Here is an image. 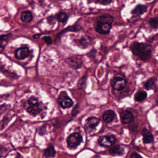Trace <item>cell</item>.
I'll use <instances>...</instances> for the list:
<instances>
[{"mask_svg":"<svg viewBox=\"0 0 158 158\" xmlns=\"http://www.w3.org/2000/svg\"><path fill=\"white\" fill-rule=\"evenodd\" d=\"M57 19L61 23H66L69 19V16L65 12H60L57 14Z\"/></svg>","mask_w":158,"mask_h":158,"instance_id":"cell-21","label":"cell"},{"mask_svg":"<svg viewBox=\"0 0 158 158\" xmlns=\"http://www.w3.org/2000/svg\"><path fill=\"white\" fill-rule=\"evenodd\" d=\"M124 152V149L120 146L116 145L111 148L109 150V152L112 155H122Z\"/></svg>","mask_w":158,"mask_h":158,"instance_id":"cell-19","label":"cell"},{"mask_svg":"<svg viewBox=\"0 0 158 158\" xmlns=\"http://www.w3.org/2000/svg\"><path fill=\"white\" fill-rule=\"evenodd\" d=\"M142 135L143 136V141L144 143H150L153 141V136L152 133L146 128H144L142 131Z\"/></svg>","mask_w":158,"mask_h":158,"instance_id":"cell-16","label":"cell"},{"mask_svg":"<svg viewBox=\"0 0 158 158\" xmlns=\"http://www.w3.org/2000/svg\"><path fill=\"white\" fill-rule=\"evenodd\" d=\"M97 1L102 5H108L110 4L112 0H97Z\"/></svg>","mask_w":158,"mask_h":158,"instance_id":"cell-27","label":"cell"},{"mask_svg":"<svg viewBox=\"0 0 158 158\" xmlns=\"http://www.w3.org/2000/svg\"><path fill=\"white\" fill-rule=\"evenodd\" d=\"M33 38H35V39H38V38L40 37V34H35V35H33Z\"/></svg>","mask_w":158,"mask_h":158,"instance_id":"cell-29","label":"cell"},{"mask_svg":"<svg viewBox=\"0 0 158 158\" xmlns=\"http://www.w3.org/2000/svg\"><path fill=\"white\" fill-rule=\"evenodd\" d=\"M56 154V151L52 144H49L44 151V156L46 158H53Z\"/></svg>","mask_w":158,"mask_h":158,"instance_id":"cell-18","label":"cell"},{"mask_svg":"<svg viewBox=\"0 0 158 158\" xmlns=\"http://www.w3.org/2000/svg\"><path fill=\"white\" fill-rule=\"evenodd\" d=\"M20 19L22 22L25 23H29L33 20V15L30 11L26 10L22 13L20 16Z\"/></svg>","mask_w":158,"mask_h":158,"instance_id":"cell-17","label":"cell"},{"mask_svg":"<svg viewBox=\"0 0 158 158\" xmlns=\"http://www.w3.org/2000/svg\"><path fill=\"white\" fill-rule=\"evenodd\" d=\"M43 39L44 40L46 43L48 45H50L52 44V38L49 36H44Z\"/></svg>","mask_w":158,"mask_h":158,"instance_id":"cell-26","label":"cell"},{"mask_svg":"<svg viewBox=\"0 0 158 158\" xmlns=\"http://www.w3.org/2000/svg\"><path fill=\"white\" fill-rule=\"evenodd\" d=\"M147 10V6L142 4H138L131 10V14L136 16H140L143 15Z\"/></svg>","mask_w":158,"mask_h":158,"instance_id":"cell-15","label":"cell"},{"mask_svg":"<svg viewBox=\"0 0 158 158\" xmlns=\"http://www.w3.org/2000/svg\"><path fill=\"white\" fill-rule=\"evenodd\" d=\"M113 21V16L109 14H105L99 16L96 23V31L102 35L109 33Z\"/></svg>","mask_w":158,"mask_h":158,"instance_id":"cell-2","label":"cell"},{"mask_svg":"<svg viewBox=\"0 0 158 158\" xmlns=\"http://www.w3.org/2000/svg\"><path fill=\"white\" fill-rule=\"evenodd\" d=\"M147 97L146 92L144 91H138L135 95V99L136 101H142Z\"/></svg>","mask_w":158,"mask_h":158,"instance_id":"cell-22","label":"cell"},{"mask_svg":"<svg viewBox=\"0 0 158 158\" xmlns=\"http://www.w3.org/2000/svg\"><path fill=\"white\" fill-rule=\"evenodd\" d=\"M115 112L112 110H106L102 115V120L106 123L111 122L115 118Z\"/></svg>","mask_w":158,"mask_h":158,"instance_id":"cell-14","label":"cell"},{"mask_svg":"<svg viewBox=\"0 0 158 158\" xmlns=\"http://www.w3.org/2000/svg\"><path fill=\"white\" fill-rule=\"evenodd\" d=\"M30 54V49L27 46L17 49L15 51V57L19 60H23L27 58Z\"/></svg>","mask_w":158,"mask_h":158,"instance_id":"cell-10","label":"cell"},{"mask_svg":"<svg viewBox=\"0 0 158 158\" xmlns=\"http://www.w3.org/2000/svg\"><path fill=\"white\" fill-rule=\"evenodd\" d=\"M82 141V136L78 133H73L70 135L67 138V144L70 148L78 146Z\"/></svg>","mask_w":158,"mask_h":158,"instance_id":"cell-6","label":"cell"},{"mask_svg":"<svg viewBox=\"0 0 158 158\" xmlns=\"http://www.w3.org/2000/svg\"><path fill=\"white\" fill-rule=\"evenodd\" d=\"M23 107L27 112L32 115H36L42 110L41 102L37 98L34 97L28 99L24 103Z\"/></svg>","mask_w":158,"mask_h":158,"instance_id":"cell-3","label":"cell"},{"mask_svg":"<svg viewBox=\"0 0 158 158\" xmlns=\"http://www.w3.org/2000/svg\"><path fill=\"white\" fill-rule=\"evenodd\" d=\"M86 76H83L81 78H80L77 83V86L79 89H83L85 86H86Z\"/></svg>","mask_w":158,"mask_h":158,"instance_id":"cell-23","label":"cell"},{"mask_svg":"<svg viewBox=\"0 0 158 158\" xmlns=\"http://www.w3.org/2000/svg\"><path fill=\"white\" fill-rule=\"evenodd\" d=\"M127 85V81L125 78L120 76H115L111 80V86L114 90L121 91Z\"/></svg>","mask_w":158,"mask_h":158,"instance_id":"cell-4","label":"cell"},{"mask_svg":"<svg viewBox=\"0 0 158 158\" xmlns=\"http://www.w3.org/2000/svg\"><path fill=\"white\" fill-rule=\"evenodd\" d=\"M99 122V119L95 117H91L87 118L85 124V128L87 131L89 132L93 130Z\"/></svg>","mask_w":158,"mask_h":158,"instance_id":"cell-11","label":"cell"},{"mask_svg":"<svg viewBox=\"0 0 158 158\" xmlns=\"http://www.w3.org/2000/svg\"><path fill=\"white\" fill-rule=\"evenodd\" d=\"M58 102L59 105L64 109L70 107L73 102L71 98L67 95L65 91H62L58 97Z\"/></svg>","mask_w":158,"mask_h":158,"instance_id":"cell-5","label":"cell"},{"mask_svg":"<svg viewBox=\"0 0 158 158\" xmlns=\"http://www.w3.org/2000/svg\"><path fill=\"white\" fill-rule=\"evenodd\" d=\"M116 141L114 135H111L109 136H102L98 139L99 144L104 147H109L114 144Z\"/></svg>","mask_w":158,"mask_h":158,"instance_id":"cell-7","label":"cell"},{"mask_svg":"<svg viewBox=\"0 0 158 158\" xmlns=\"http://www.w3.org/2000/svg\"><path fill=\"white\" fill-rule=\"evenodd\" d=\"M67 64L70 68L75 70L81 68L83 65V62L81 58L77 56L69 57L67 59Z\"/></svg>","mask_w":158,"mask_h":158,"instance_id":"cell-9","label":"cell"},{"mask_svg":"<svg viewBox=\"0 0 158 158\" xmlns=\"http://www.w3.org/2000/svg\"><path fill=\"white\" fill-rule=\"evenodd\" d=\"M149 23L151 27L154 28H158V17L151 18L149 21Z\"/></svg>","mask_w":158,"mask_h":158,"instance_id":"cell-24","label":"cell"},{"mask_svg":"<svg viewBox=\"0 0 158 158\" xmlns=\"http://www.w3.org/2000/svg\"><path fill=\"white\" fill-rule=\"evenodd\" d=\"M156 79L154 78H151L148 80L144 83V88L146 89H154L156 85Z\"/></svg>","mask_w":158,"mask_h":158,"instance_id":"cell-20","label":"cell"},{"mask_svg":"<svg viewBox=\"0 0 158 158\" xmlns=\"http://www.w3.org/2000/svg\"><path fill=\"white\" fill-rule=\"evenodd\" d=\"M131 50L134 55L138 56L142 60L146 61L150 59L152 49L150 44L135 42L131 46Z\"/></svg>","mask_w":158,"mask_h":158,"instance_id":"cell-1","label":"cell"},{"mask_svg":"<svg viewBox=\"0 0 158 158\" xmlns=\"http://www.w3.org/2000/svg\"><path fill=\"white\" fill-rule=\"evenodd\" d=\"M12 36L11 33H8L6 35H2L0 36V41L1 43H2L4 41H7L10 38V36Z\"/></svg>","mask_w":158,"mask_h":158,"instance_id":"cell-25","label":"cell"},{"mask_svg":"<svg viewBox=\"0 0 158 158\" xmlns=\"http://www.w3.org/2000/svg\"><path fill=\"white\" fill-rule=\"evenodd\" d=\"M82 29L81 27L79 25H73L71 26H69L68 27H67L66 28L62 30V31H60L56 36L55 38V41L56 43H57V41H59L62 36V35L67 32L69 31H73V32H76V31H79Z\"/></svg>","mask_w":158,"mask_h":158,"instance_id":"cell-8","label":"cell"},{"mask_svg":"<svg viewBox=\"0 0 158 158\" xmlns=\"http://www.w3.org/2000/svg\"><path fill=\"white\" fill-rule=\"evenodd\" d=\"M130 158H142V157L141 156H139L138 154H137L136 152H133L131 154Z\"/></svg>","mask_w":158,"mask_h":158,"instance_id":"cell-28","label":"cell"},{"mask_svg":"<svg viewBox=\"0 0 158 158\" xmlns=\"http://www.w3.org/2000/svg\"><path fill=\"white\" fill-rule=\"evenodd\" d=\"M122 122L124 124H128L134 120V117L132 112L128 110H123L120 114Z\"/></svg>","mask_w":158,"mask_h":158,"instance_id":"cell-12","label":"cell"},{"mask_svg":"<svg viewBox=\"0 0 158 158\" xmlns=\"http://www.w3.org/2000/svg\"><path fill=\"white\" fill-rule=\"evenodd\" d=\"M77 43L80 48L82 49H86L91 44V38L89 36H85L81 38L80 39L78 40Z\"/></svg>","mask_w":158,"mask_h":158,"instance_id":"cell-13","label":"cell"}]
</instances>
